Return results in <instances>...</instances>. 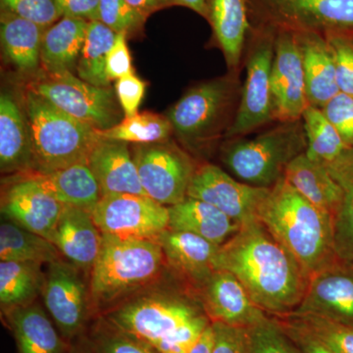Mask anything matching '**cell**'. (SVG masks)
I'll use <instances>...</instances> for the list:
<instances>
[{
  "label": "cell",
  "mask_w": 353,
  "mask_h": 353,
  "mask_svg": "<svg viewBox=\"0 0 353 353\" xmlns=\"http://www.w3.org/2000/svg\"><path fill=\"white\" fill-rule=\"evenodd\" d=\"M216 269L233 273L268 315L285 317L303 301L310 277L260 221L220 246Z\"/></svg>",
  "instance_id": "obj_1"
},
{
  "label": "cell",
  "mask_w": 353,
  "mask_h": 353,
  "mask_svg": "<svg viewBox=\"0 0 353 353\" xmlns=\"http://www.w3.org/2000/svg\"><path fill=\"white\" fill-rule=\"evenodd\" d=\"M259 221L311 277L339 259L333 218L296 192L284 176L270 189Z\"/></svg>",
  "instance_id": "obj_2"
},
{
  "label": "cell",
  "mask_w": 353,
  "mask_h": 353,
  "mask_svg": "<svg viewBox=\"0 0 353 353\" xmlns=\"http://www.w3.org/2000/svg\"><path fill=\"white\" fill-rule=\"evenodd\" d=\"M241 92L238 73L190 88L167 112L176 139L188 150L201 152L224 138L233 124Z\"/></svg>",
  "instance_id": "obj_3"
},
{
  "label": "cell",
  "mask_w": 353,
  "mask_h": 353,
  "mask_svg": "<svg viewBox=\"0 0 353 353\" xmlns=\"http://www.w3.org/2000/svg\"><path fill=\"white\" fill-rule=\"evenodd\" d=\"M24 106L34 143L36 173H50L78 163H88L99 143V130L76 119L31 90Z\"/></svg>",
  "instance_id": "obj_4"
},
{
  "label": "cell",
  "mask_w": 353,
  "mask_h": 353,
  "mask_svg": "<svg viewBox=\"0 0 353 353\" xmlns=\"http://www.w3.org/2000/svg\"><path fill=\"white\" fill-rule=\"evenodd\" d=\"M255 138L228 139L221 159L241 182L270 189L285 175L290 162L307 148L303 121L278 122Z\"/></svg>",
  "instance_id": "obj_5"
},
{
  "label": "cell",
  "mask_w": 353,
  "mask_h": 353,
  "mask_svg": "<svg viewBox=\"0 0 353 353\" xmlns=\"http://www.w3.org/2000/svg\"><path fill=\"white\" fill-rule=\"evenodd\" d=\"M163 259L157 240L103 234L101 253L90 271L92 301L101 307L145 285L161 270Z\"/></svg>",
  "instance_id": "obj_6"
},
{
  "label": "cell",
  "mask_w": 353,
  "mask_h": 353,
  "mask_svg": "<svg viewBox=\"0 0 353 353\" xmlns=\"http://www.w3.org/2000/svg\"><path fill=\"white\" fill-rule=\"evenodd\" d=\"M275 37L273 28L252 25L248 39L245 80L241 85L233 124L225 134V139L241 138L275 121L271 85Z\"/></svg>",
  "instance_id": "obj_7"
},
{
  "label": "cell",
  "mask_w": 353,
  "mask_h": 353,
  "mask_svg": "<svg viewBox=\"0 0 353 353\" xmlns=\"http://www.w3.org/2000/svg\"><path fill=\"white\" fill-rule=\"evenodd\" d=\"M28 90L99 131L111 129L125 118L115 90L95 87L71 71H44Z\"/></svg>",
  "instance_id": "obj_8"
},
{
  "label": "cell",
  "mask_w": 353,
  "mask_h": 353,
  "mask_svg": "<svg viewBox=\"0 0 353 353\" xmlns=\"http://www.w3.org/2000/svg\"><path fill=\"white\" fill-rule=\"evenodd\" d=\"M204 313L189 301L153 294L112 309L104 319L116 328L162 353L169 341L190 320Z\"/></svg>",
  "instance_id": "obj_9"
},
{
  "label": "cell",
  "mask_w": 353,
  "mask_h": 353,
  "mask_svg": "<svg viewBox=\"0 0 353 353\" xmlns=\"http://www.w3.org/2000/svg\"><path fill=\"white\" fill-rule=\"evenodd\" d=\"M252 25L294 32H353V0H248Z\"/></svg>",
  "instance_id": "obj_10"
},
{
  "label": "cell",
  "mask_w": 353,
  "mask_h": 353,
  "mask_svg": "<svg viewBox=\"0 0 353 353\" xmlns=\"http://www.w3.org/2000/svg\"><path fill=\"white\" fill-rule=\"evenodd\" d=\"M131 153L148 196L165 206L175 205L187 197L197 166L185 150L168 139L134 145Z\"/></svg>",
  "instance_id": "obj_11"
},
{
  "label": "cell",
  "mask_w": 353,
  "mask_h": 353,
  "mask_svg": "<svg viewBox=\"0 0 353 353\" xmlns=\"http://www.w3.org/2000/svg\"><path fill=\"white\" fill-rule=\"evenodd\" d=\"M82 272L65 259L51 262L41 292L48 314L69 345L85 336L90 317V301Z\"/></svg>",
  "instance_id": "obj_12"
},
{
  "label": "cell",
  "mask_w": 353,
  "mask_h": 353,
  "mask_svg": "<svg viewBox=\"0 0 353 353\" xmlns=\"http://www.w3.org/2000/svg\"><path fill=\"white\" fill-rule=\"evenodd\" d=\"M92 216L102 234L119 238L157 240L169 226L168 206L139 194L101 196Z\"/></svg>",
  "instance_id": "obj_13"
},
{
  "label": "cell",
  "mask_w": 353,
  "mask_h": 353,
  "mask_svg": "<svg viewBox=\"0 0 353 353\" xmlns=\"http://www.w3.org/2000/svg\"><path fill=\"white\" fill-rule=\"evenodd\" d=\"M270 189L241 182L217 165L205 163L196 167L187 196L208 202L241 227L259 221Z\"/></svg>",
  "instance_id": "obj_14"
},
{
  "label": "cell",
  "mask_w": 353,
  "mask_h": 353,
  "mask_svg": "<svg viewBox=\"0 0 353 353\" xmlns=\"http://www.w3.org/2000/svg\"><path fill=\"white\" fill-rule=\"evenodd\" d=\"M271 85L274 119L277 122L301 120L309 103L296 32L276 30Z\"/></svg>",
  "instance_id": "obj_15"
},
{
  "label": "cell",
  "mask_w": 353,
  "mask_h": 353,
  "mask_svg": "<svg viewBox=\"0 0 353 353\" xmlns=\"http://www.w3.org/2000/svg\"><path fill=\"white\" fill-rule=\"evenodd\" d=\"M290 315L353 326V261L338 259L311 276L303 301Z\"/></svg>",
  "instance_id": "obj_16"
},
{
  "label": "cell",
  "mask_w": 353,
  "mask_h": 353,
  "mask_svg": "<svg viewBox=\"0 0 353 353\" xmlns=\"http://www.w3.org/2000/svg\"><path fill=\"white\" fill-rule=\"evenodd\" d=\"M64 206L23 176H15L1 197V212L7 219L50 241Z\"/></svg>",
  "instance_id": "obj_17"
},
{
  "label": "cell",
  "mask_w": 353,
  "mask_h": 353,
  "mask_svg": "<svg viewBox=\"0 0 353 353\" xmlns=\"http://www.w3.org/2000/svg\"><path fill=\"white\" fill-rule=\"evenodd\" d=\"M201 290L203 310L211 323L250 328L268 316L231 272L216 270Z\"/></svg>",
  "instance_id": "obj_18"
},
{
  "label": "cell",
  "mask_w": 353,
  "mask_h": 353,
  "mask_svg": "<svg viewBox=\"0 0 353 353\" xmlns=\"http://www.w3.org/2000/svg\"><path fill=\"white\" fill-rule=\"evenodd\" d=\"M0 170L16 176L36 172L31 127L24 106L6 92L0 95Z\"/></svg>",
  "instance_id": "obj_19"
},
{
  "label": "cell",
  "mask_w": 353,
  "mask_h": 353,
  "mask_svg": "<svg viewBox=\"0 0 353 353\" xmlns=\"http://www.w3.org/2000/svg\"><path fill=\"white\" fill-rule=\"evenodd\" d=\"M102 241L103 234L92 213L75 206H64L51 243L65 260L90 273L101 253Z\"/></svg>",
  "instance_id": "obj_20"
},
{
  "label": "cell",
  "mask_w": 353,
  "mask_h": 353,
  "mask_svg": "<svg viewBox=\"0 0 353 353\" xmlns=\"http://www.w3.org/2000/svg\"><path fill=\"white\" fill-rule=\"evenodd\" d=\"M88 165L99 183L102 196L112 194L148 196L129 143L101 138L88 157Z\"/></svg>",
  "instance_id": "obj_21"
},
{
  "label": "cell",
  "mask_w": 353,
  "mask_h": 353,
  "mask_svg": "<svg viewBox=\"0 0 353 353\" xmlns=\"http://www.w3.org/2000/svg\"><path fill=\"white\" fill-rule=\"evenodd\" d=\"M206 20L229 73H238L252 30L248 0H208Z\"/></svg>",
  "instance_id": "obj_22"
},
{
  "label": "cell",
  "mask_w": 353,
  "mask_h": 353,
  "mask_svg": "<svg viewBox=\"0 0 353 353\" xmlns=\"http://www.w3.org/2000/svg\"><path fill=\"white\" fill-rule=\"evenodd\" d=\"M296 36L303 58L309 105L322 109L340 94L333 51L324 34L301 32Z\"/></svg>",
  "instance_id": "obj_23"
},
{
  "label": "cell",
  "mask_w": 353,
  "mask_h": 353,
  "mask_svg": "<svg viewBox=\"0 0 353 353\" xmlns=\"http://www.w3.org/2000/svg\"><path fill=\"white\" fill-rule=\"evenodd\" d=\"M157 241L169 264L199 287L217 270L216 259L220 246L196 234L167 229Z\"/></svg>",
  "instance_id": "obj_24"
},
{
  "label": "cell",
  "mask_w": 353,
  "mask_h": 353,
  "mask_svg": "<svg viewBox=\"0 0 353 353\" xmlns=\"http://www.w3.org/2000/svg\"><path fill=\"white\" fill-rule=\"evenodd\" d=\"M19 353H70L50 316L39 304L31 303L4 312Z\"/></svg>",
  "instance_id": "obj_25"
},
{
  "label": "cell",
  "mask_w": 353,
  "mask_h": 353,
  "mask_svg": "<svg viewBox=\"0 0 353 353\" xmlns=\"http://www.w3.org/2000/svg\"><path fill=\"white\" fill-rule=\"evenodd\" d=\"M168 229L196 234L213 245H224L241 229L238 223L219 209L192 197L168 206Z\"/></svg>",
  "instance_id": "obj_26"
},
{
  "label": "cell",
  "mask_w": 353,
  "mask_h": 353,
  "mask_svg": "<svg viewBox=\"0 0 353 353\" xmlns=\"http://www.w3.org/2000/svg\"><path fill=\"white\" fill-rule=\"evenodd\" d=\"M65 205L92 213L101 199V188L88 163H78L50 172L25 175Z\"/></svg>",
  "instance_id": "obj_27"
},
{
  "label": "cell",
  "mask_w": 353,
  "mask_h": 353,
  "mask_svg": "<svg viewBox=\"0 0 353 353\" xmlns=\"http://www.w3.org/2000/svg\"><path fill=\"white\" fill-rule=\"evenodd\" d=\"M284 178L304 199L334 218L341 201V189L327 166L299 155L285 169Z\"/></svg>",
  "instance_id": "obj_28"
},
{
  "label": "cell",
  "mask_w": 353,
  "mask_h": 353,
  "mask_svg": "<svg viewBox=\"0 0 353 353\" xmlns=\"http://www.w3.org/2000/svg\"><path fill=\"white\" fill-rule=\"evenodd\" d=\"M46 29L31 21L1 10L2 50L10 63L24 74H34L41 64V44Z\"/></svg>",
  "instance_id": "obj_29"
},
{
  "label": "cell",
  "mask_w": 353,
  "mask_h": 353,
  "mask_svg": "<svg viewBox=\"0 0 353 353\" xmlns=\"http://www.w3.org/2000/svg\"><path fill=\"white\" fill-rule=\"evenodd\" d=\"M88 21L63 16L46 30L41 44L44 71H71L77 68L82 52Z\"/></svg>",
  "instance_id": "obj_30"
},
{
  "label": "cell",
  "mask_w": 353,
  "mask_h": 353,
  "mask_svg": "<svg viewBox=\"0 0 353 353\" xmlns=\"http://www.w3.org/2000/svg\"><path fill=\"white\" fill-rule=\"evenodd\" d=\"M327 168L341 189V201L333 218L334 250L339 259L353 261V148Z\"/></svg>",
  "instance_id": "obj_31"
},
{
  "label": "cell",
  "mask_w": 353,
  "mask_h": 353,
  "mask_svg": "<svg viewBox=\"0 0 353 353\" xmlns=\"http://www.w3.org/2000/svg\"><path fill=\"white\" fill-rule=\"evenodd\" d=\"M43 264L32 261L0 262V303L4 312L34 303L43 292Z\"/></svg>",
  "instance_id": "obj_32"
},
{
  "label": "cell",
  "mask_w": 353,
  "mask_h": 353,
  "mask_svg": "<svg viewBox=\"0 0 353 353\" xmlns=\"http://www.w3.org/2000/svg\"><path fill=\"white\" fill-rule=\"evenodd\" d=\"M61 259L57 246L48 239L21 227L10 220L0 225L1 261H32L50 264Z\"/></svg>",
  "instance_id": "obj_33"
},
{
  "label": "cell",
  "mask_w": 353,
  "mask_h": 353,
  "mask_svg": "<svg viewBox=\"0 0 353 353\" xmlns=\"http://www.w3.org/2000/svg\"><path fill=\"white\" fill-rule=\"evenodd\" d=\"M117 34L101 21L88 22L87 36L77 64V73L83 81L95 87H111L106 75V61Z\"/></svg>",
  "instance_id": "obj_34"
},
{
  "label": "cell",
  "mask_w": 353,
  "mask_h": 353,
  "mask_svg": "<svg viewBox=\"0 0 353 353\" xmlns=\"http://www.w3.org/2000/svg\"><path fill=\"white\" fill-rule=\"evenodd\" d=\"M301 121L307 141L305 154L310 159L327 166L350 148L322 109L308 105Z\"/></svg>",
  "instance_id": "obj_35"
},
{
  "label": "cell",
  "mask_w": 353,
  "mask_h": 353,
  "mask_svg": "<svg viewBox=\"0 0 353 353\" xmlns=\"http://www.w3.org/2000/svg\"><path fill=\"white\" fill-rule=\"evenodd\" d=\"M99 134L102 139L146 145L168 141L174 130L167 116L145 111L125 117L119 124L105 131H99Z\"/></svg>",
  "instance_id": "obj_36"
},
{
  "label": "cell",
  "mask_w": 353,
  "mask_h": 353,
  "mask_svg": "<svg viewBox=\"0 0 353 353\" xmlns=\"http://www.w3.org/2000/svg\"><path fill=\"white\" fill-rule=\"evenodd\" d=\"M85 339L94 353H158L148 343L116 328L103 317L97 320Z\"/></svg>",
  "instance_id": "obj_37"
},
{
  "label": "cell",
  "mask_w": 353,
  "mask_h": 353,
  "mask_svg": "<svg viewBox=\"0 0 353 353\" xmlns=\"http://www.w3.org/2000/svg\"><path fill=\"white\" fill-rule=\"evenodd\" d=\"M248 345L250 353H301L279 318L271 315L248 328Z\"/></svg>",
  "instance_id": "obj_38"
},
{
  "label": "cell",
  "mask_w": 353,
  "mask_h": 353,
  "mask_svg": "<svg viewBox=\"0 0 353 353\" xmlns=\"http://www.w3.org/2000/svg\"><path fill=\"white\" fill-rule=\"evenodd\" d=\"M99 20L116 34L124 32L129 38L141 36L146 18L132 8L126 0H101Z\"/></svg>",
  "instance_id": "obj_39"
},
{
  "label": "cell",
  "mask_w": 353,
  "mask_h": 353,
  "mask_svg": "<svg viewBox=\"0 0 353 353\" xmlns=\"http://www.w3.org/2000/svg\"><path fill=\"white\" fill-rule=\"evenodd\" d=\"M292 316L334 353H353V326L317 316Z\"/></svg>",
  "instance_id": "obj_40"
},
{
  "label": "cell",
  "mask_w": 353,
  "mask_h": 353,
  "mask_svg": "<svg viewBox=\"0 0 353 353\" xmlns=\"http://www.w3.org/2000/svg\"><path fill=\"white\" fill-rule=\"evenodd\" d=\"M324 36L333 51L339 90L353 95V32H333Z\"/></svg>",
  "instance_id": "obj_41"
},
{
  "label": "cell",
  "mask_w": 353,
  "mask_h": 353,
  "mask_svg": "<svg viewBox=\"0 0 353 353\" xmlns=\"http://www.w3.org/2000/svg\"><path fill=\"white\" fill-rule=\"evenodd\" d=\"M1 10L48 29L63 15L55 0H0Z\"/></svg>",
  "instance_id": "obj_42"
},
{
  "label": "cell",
  "mask_w": 353,
  "mask_h": 353,
  "mask_svg": "<svg viewBox=\"0 0 353 353\" xmlns=\"http://www.w3.org/2000/svg\"><path fill=\"white\" fill-rule=\"evenodd\" d=\"M322 111L347 145L353 148V95L340 92Z\"/></svg>",
  "instance_id": "obj_43"
},
{
  "label": "cell",
  "mask_w": 353,
  "mask_h": 353,
  "mask_svg": "<svg viewBox=\"0 0 353 353\" xmlns=\"http://www.w3.org/2000/svg\"><path fill=\"white\" fill-rule=\"evenodd\" d=\"M214 343L212 353H250L248 328L212 323Z\"/></svg>",
  "instance_id": "obj_44"
},
{
  "label": "cell",
  "mask_w": 353,
  "mask_h": 353,
  "mask_svg": "<svg viewBox=\"0 0 353 353\" xmlns=\"http://www.w3.org/2000/svg\"><path fill=\"white\" fill-rule=\"evenodd\" d=\"M114 90L125 117L137 115L145 94V81L139 78L136 73L132 74L116 81Z\"/></svg>",
  "instance_id": "obj_45"
},
{
  "label": "cell",
  "mask_w": 353,
  "mask_h": 353,
  "mask_svg": "<svg viewBox=\"0 0 353 353\" xmlns=\"http://www.w3.org/2000/svg\"><path fill=\"white\" fill-rule=\"evenodd\" d=\"M278 318L285 333L294 341L301 353H334L296 318L292 316Z\"/></svg>",
  "instance_id": "obj_46"
},
{
  "label": "cell",
  "mask_w": 353,
  "mask_h": 353,
  "mask_svg": "<svg viewBox=\"0 0 353 353\" xmlns=\"http://www.w3.org/2000/svg\"><path fill=\"white\" fill-rule=\"evenodd\" d=\"M127 39L128 36L124 32L117 34L115 43L109 51L106 61V75L110 82H116L123 77L134 74Z\"/></svg>",
  "instance_id": "obj_47"
},
{
  "label": "cell",
  "mask_w": 353,
  "mask_h": 353,
  "mask_svg": "<svg viewBox=\"0 0 353 353\" xmlns=\"http://www.w3.org/2000/svg\"><path fill=\"white\" fill-rule=\"evenodd\" d=\"M55 1L63 16L80 18L88 22L99 20V9L101 0H55Z\"/></svg>",
  "instance_id": "obj_48"
},
{
  "label": "cell",
  "mask_w": 353,
  "mask_h": 353,
  "mask_svg": "<svg viewBox=\"0 0 353 353\" xmlns=\"http://www.w3.org/2000/svg\"><path fill=\"white\" fill-rule=\"evenodd\" d=\"M128 3L136 9L146 19L158 10L174 6L172 0H126Z\"/></svg>",
  "instance_id": "obj_49"
},
{
  "label": "cell",
  "mask_w": 353,
  "mask_h": 353,
  "mask_svg": "<svg viewBox=\"0 0 353 353\" xmlns=\"http://www.w3.org/2000/svg\"><path fill=\"white\" fill-rule=\"evenodd\" d=\"M213 343H214V331L211 323L190 353H212Z\"/></svg>",
  "instance_id": "obj_50"
},
{
  "label": "cell",
  "mask_w": 353,
  "mask_h": 353,
  "mask_svg": "<svg viewBox=\"0 0 353 353\" xmlns=\"http://www.w3.org/2000/svg\"><path fill=\"white\" fill-rule=\"evenodd\" d=\"M174 6L187 7L190 10L201 15V17H208V0H172Z\"/></svg>",
  "instance_id": "obj_51"
},
{
  "label": "cell",
  "mask_w": 353,
  "mask_h": 353,
  "mask_svg": "<svg viewBox=\"0 0 353 353\" xmlns=\"http://www.w3.org/2000/svg\"><path fill=\"white\" fill-rule=\"evenodd\" d=\"M70 353H94L85 341V336L71 345Z\"/></svg>",
  "instance_id": "obj_52"
}]
</instances>
